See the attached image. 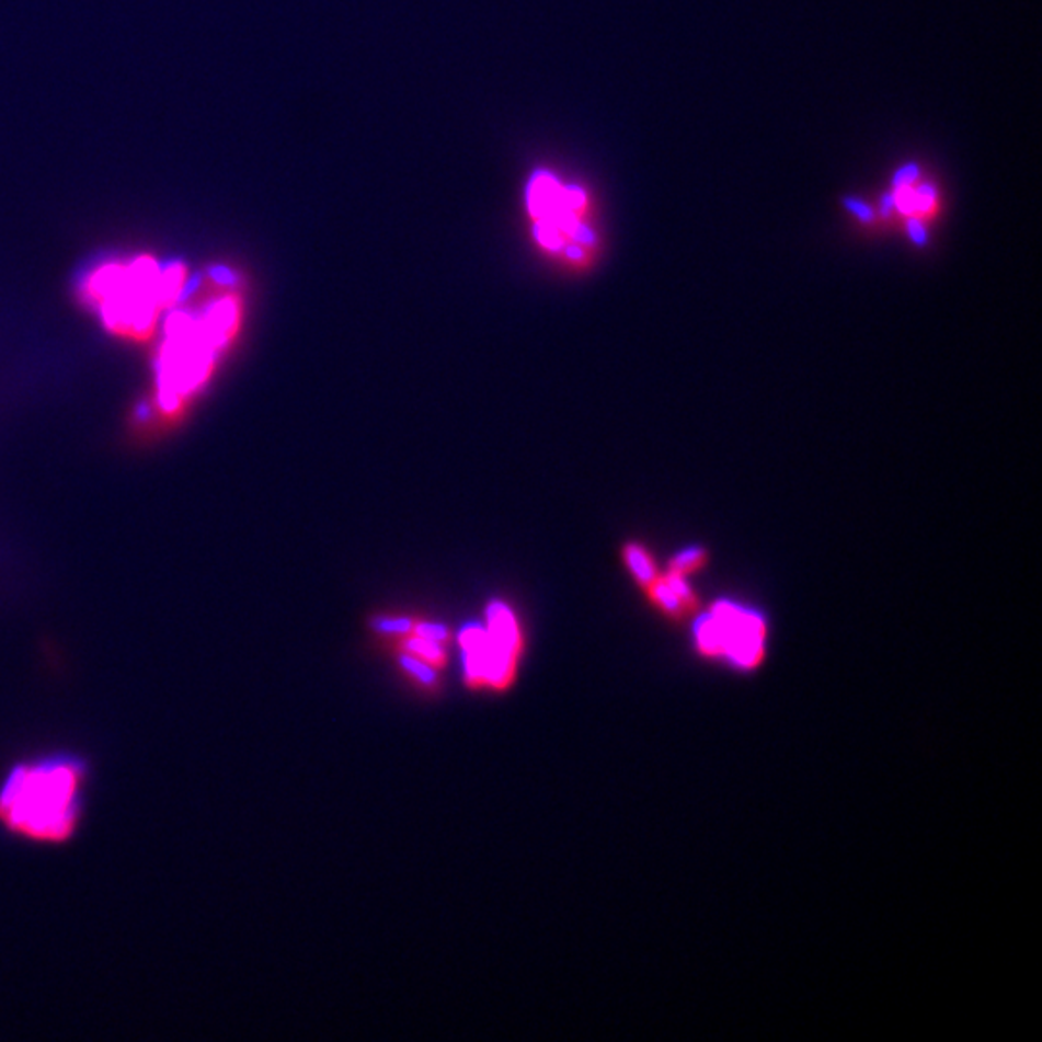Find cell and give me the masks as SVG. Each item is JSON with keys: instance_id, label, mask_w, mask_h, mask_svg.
<instances>
[{"instance_id": "cell-1", "label": "cell", "mask_w": 1042, "mask_h": 1042, "mask_svg": "<svg viewBox=\"0 0 1042 1042\" xmlns=\"http://www.w3.org/2000/svg\"><path fill=\"white\" fill-rule=\"evenodd\" d=\"M91 763L72 747H45L10 760L0 772V831L41 848L80 834L90 801Z\"/></svg>"}, {"instance_id": "cell-2", "label": "cell", "mask_w": 1042, "mask_h": 1042, "mask_svg": "<svg viewBox=\"0 0 1042 1042\" xmlns=\"http://www.w3.org/2000/svg\"><path fill=\"white\" fill-rule=\"evenodd\" d=\"M184 290V268H162L151 259H138L129 265L108 263L95 268L83 283V296L95 306L106 327L126 334L149 331L162 309L176 304Z\"/></svg>"}, {"instance_id": "cell-3", "label": "cell", "mask_w": 1042, "mask_h": 1042, "mask_svg": "<svg viewBox=\"0 0 1042 1042\" xmlns=\"http://www.w3.org/2000/svg\"><path fill=\"white\" fill-rule=\"evenodd\" d=\"M236 319L238 306L232 298L172 316L159 359L161 402L174 405L202 385L215 354L234 331Z\"/></svg>"}, {"instance_id": "cell-4", "label": "cell", "mask_w": 1042, "mask_h": 1042, "mask_svg": "<svg viewBox=\"0 0 1042 1042\" xmlns=\"http://www.w3.org/2000/svg\"><path fill=\"white\" fill-rule=\"evenodd\" d=\"M486 616H489V628H486L489 643L506 655L516 656L519 631H517L516 618L509 612L508 606L493 603L489 606Z\"/></svg>"}, {"instance_id": "cell-5", "label": "cell", "mask_w": 1042, "mask_h": 1042, "mask_svg": "<svg viewBox=\"0 0 1042 1042\" xmlns=\"http://www.w3.org/2000/svg\"><path fill=\"white\" fill-rule=\"evenodd\" d=\"M646 589H649V595L653 598V603H655L663 612L674 616V618L687 615L689 610H694L695 608V606L672 585L671 580H668L666 575H659L655 582H651L646 585Z\"/></svg>"}, {"instance_id": "cell-6", "label": "cell", "mask_w": 1042, "mask_h": 1042, "mask_svg": "<svg viewBox=\"0 0 1042 1042\" xmlns=\"http://www.w3.org/2000/svg\"><path fill=\"white\" fill-rule=\"evenodd\" d=\"M623 560H626V564L630 568L633 577H635L643 587H646L651 582H655L656 577H659L655 560L646 552L645 547L635 545V542L626 545V549H623Z\"/></svg>"}, {"instance_id": "cell-7", "label": "cell", "mask_w": 1042, "mask_h": 1042, "mask_svg": "<svg viewBox=\"0 0 1042 1042\" xmlns=\"http://www.w3.org/2000/svg\"><path fill=\"white\" fill-rule=\"evenodd\" d=\"M709 564V552L705 547H691V549L679 550L676 557L672 558L668 572L671 574L689 577V575L703 570Z\"/></svg>"}, {"instance_id": "cell-8", "label": "cell", "mask_w": 1042, "mask_h": 1042, "mask_svg": "<svg viewBox=\"0 0 1042 1042\" xmlns=\"http://www.w3.org/2000/svg\"><path fill=\"white\" fill-rule=\"evenodd\" d=\"M404 651L410 655L417 656L421 661H425V663L433 664V666L445 663V651H443L440 643L421 638V635L405 639Z\"/></svg>"}, {"instance_id": "cell-9", "label": "cell", "mask_w": 1042, "mask_h": 1042, "mask_svg": "<svg viewBox=\"0 0 1042 1042\" xmlns=\"http://www.w3.org/2000/svg\"><path fill=\"white\" fill-rule=\"evenodd\" d=\"M400 664L410 676L420 679L421 684H425V686H433L437 682V672L433 668V664L425 663L417 656L410 655L404 651V655L400 656Z\"/></svg>"}, {"instance_id": "cell-10", "label": "cell", "mask_w": 1042, "mask_h": 1042, "mask_svg": "<svg viewBox=\"0 0 1042 1042\" xmlns=\"http://www.w3.org/2000/svg\"><path fill=\"white\" fill-rule=\"evenodd\" d=\"M375 628L382 633H408L413 630V622L410 618H379Z\"/></svg>"}, {"instance_id": "cell-11", "label": "cell", "mask_w": 1042, "mask_h": 1042, "mask_svg": "<svg viewBox=\"0 0 1042 1042\" xmlns=\"http://www.w3.org/2000/svg\"><path fill=\"white\" fill-rule=\"evenodd\" d=\"M413 630H415V635L431 639V641H438V643H445L446 639H448V630H446L445 626H440V623L423 622L417 623V626L413 623Z\"/></svg>"}, {"instance_id": "cell-12", "label": "cell", "mask_w": 1042, "mask_h": 1042, "mask_svg": "<svg viewBox=\"0 0 1042 1042\" xmlns=\"http://www.w3.org/2000/svg\"><path fill=\"white\" fill-rule=\"evenodd\" d=\"M894 207L904 215H914L915 213V192L909 186L897 187L894 192Z\"/></svg>"}, {"instance_id": "cell-13", "label": "cell", "mask_w": 1042, "mask_h": 1042, "mask_svg": "<svg viewBox=\"0 0 1042 1042\" xmlns=\"http://www.w3.org/2000/svg\"><path fill=\"white\" fill-rule=\"evenodd\" d=\"M917 179H919V167L915 162H909L894 174V190L912 186Z\"/></svg>"}, {"instance_id": "cell-14", "label": "cell", "mask_w": 1042, "mask_h": 1042, "mask_svg": "<svg viewBox=\"0 0 1042 1042\" xmlns=\"http://www.w3.org/2000/svg\"><path fill=\"white\" fill-rule=\"evenodd\" d=\"M935 197H937V192L935 187L930 184H923L919 190H915V210H921V213H927V210L932 207L935 203Z\"/></svg>"}, {"instance_id": "cell-15", "label": "cell", "mask_w": 1042, "mask_h": 1042, "mask_svg": "<svg viewBox=\"0 0 1042 1042\" xmlns=\"http://www.w3.org/2000/svg\"><path fill=\"white\" fill-rule=\"evenodd\" d=\"M844 205H846V209L851 210V213L856 215L857 219L863 220V222H871V220L874 219L873 209H871L869 205H864L863 202H859V199L846 197Z\"/></svg>"}, {"instance_id": "cell-16", "label": "cell", "mask_w": 1042, "mask_h": 1042, "mask_svg": "<svg viewBox=\"0 0 1042 1042\" xmlns=\"http://www.w3.org/2000/svg\"><path fill=\"white\" fill-rule=\"evenodd\" d=\"M907 230H909V236L917 245H925L927 243V230L923 227L921 220L909 219L907 222Z\"/></svg>"}, {"instance_id": "cell-17", "label": "cell", "mask_w": 1042, "mask_h": 1042, "mask_svg": "<svg viewBox=\"0 0 1042 1042\" xmlns=\"http://www.w3.org/2000/svg\"><path fill=\"white\" fill-rule=\"evenodd\" d=\"M892 207H894V192H890V194H886L884 197H882V215H884V217H889Z\"/></svg>"}, {"instance_id": "cell-18", "label": "cell", "mask_w": 1042, "mask_h": 1042, "mask_svg": "<svg viewBox=\"0 0 1042 1042\" xmlns=\"http://www.w3.org/2000/svg\"><path fill=\"white\" fill-rule=\"evenodd\" d=\"M566 253L570 259H583V250L580 245H568Z\"/></svg>"}]
</instances>
